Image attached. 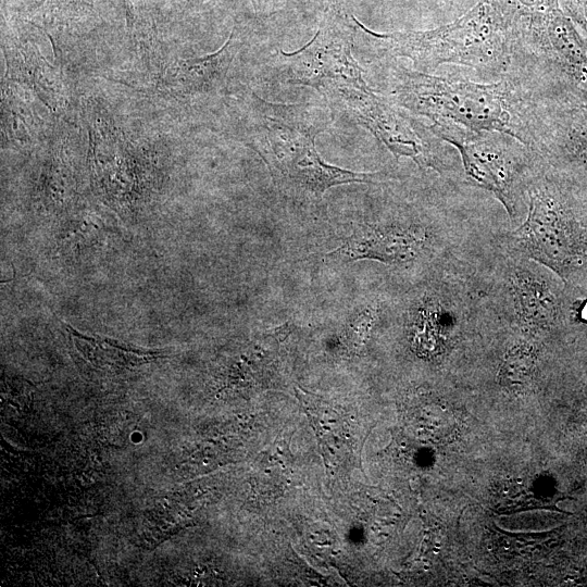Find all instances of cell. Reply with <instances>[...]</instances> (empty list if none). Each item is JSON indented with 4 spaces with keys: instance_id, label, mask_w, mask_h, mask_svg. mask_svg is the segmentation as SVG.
<instances>
[{
    "instance_id": "4",
    "label": "cell",
    "mask_w": 587,
    "mask_h": 587,
    "mask_svg": "<svg viewBox=\"0 0 587 587\" xmlns=\"http://www.w3.org/2000/svg\"><path fill=\"white\" fill-rule=\"evenodd\" d=\"M354 20L380 53L407 58L425 73L450 63L502 77L514 58L511 25L499 0H479L458 20L429 30L380 34Z\"/></svg>"
},
{
    "instance_id": "9",
    "label": "cell",
    "mask_w": 587,
    "mask_h": 587,
    "mask_svg": "<svg viewBox=\"0 0 587 587\" xmlns=\"http://www.w3.org/2000/svg\"><path fill=\"white\" fill-rule=\"evenodd\" d=\"M237 52L234 33H230L218 50L171 63L160 78V87L170 93L184 96L215 93L223 89Z\"/></svg>"
},
{
    "instance_id": "11",
    "label": "cell",
    "mask_w": 587,
    "mask_h": 587,
    "mask_svg": "<svg viewBox=\"0 0 587 587\" xmlns=\"http://www.w3.org/2000/svg\"><path fill=\"white\" fill-rule=\"evenodd\" d=\"M257 1L261 8L266 9V8L273 7L277 0H257Z\"/></svg>"
},
{
    "instance_id": "8",
    "label": "cell",
    "mask_w": 587,
    "mask_h": 587,
    "mask_svg": "<svg viewBox=\"0 0 587 587\" xmlns=\"http://www.w3.org/2000/svg\"><path fill=\"white\" fill-rule=\"evenodd\" d=\"M247 142L266 163L276 179L291 163L315 147V137L332 122L324 104L273 103L253 91L246 97Z\"/></svg>"
},
{
    "instance_id": "2",
    "label": "cell",
    "mask_w": 587,
    "mask_h": 587,
    "mask_svg": "<svg viewBox=\"0 0 587 587\" xmlns=\"http://www.w3.org/2000/svg\"><path fill=\"white\" fill-rule=\"evenodd\" d=\"M500 234L477 264L496 319L560 349L586 338L579 314L583 296L547 266L507 246Z\"/></svg>"
},
{
    "instance_id": "5",
    "label": "cell",
    "mask_w": 587,
    "mask_h": 587,
    "mask_svg": "<svg viewBox=\"0 0 587 587\" xmlns=\"http://www.w3.org/2000/svg\"><path fill=\"white\" fill-rule=\"evenodd\" d=\"M461 155L463 182L485 189L517 226L527 211V186L541 159L516 138L499 132H474L454 125H429Z\"/></svg>"
},
{
    "instance_id": "10",
    "label": "cell",
    "mask_w": 587,
    "mask_h": 587,
    "mask_svg": "<svg viewBox=\"0 0 587 587\" xmlns=\"http://www.w3.org/2000/svg\"><path fill=\"white\" fill-rule=\"evenodd\" d=\"M64 326L79 354L99 370H135L162 357L161 351L139 349L111 338L82 334L66 324Z\"/></svg>"
},
{
    "instance_id": "1",
    "label": "cell",
    "mask_w": 587,
    "mask_h": 587,
    "mask_svg": "<svg viewBox=\"0 0 587 587\" xmlns=\"http://www.w3.org/2000/svg\"><path fill=\"white\" fill-rule=\"evenodd\" d=\"M390 100L432 125L508 134L532 149L537 102L511 74L491 84L430 75L402 66L389 71Z\"/></svg>"
},
{
    "instance_id": "7",
    "label": "cell",
    "mask_w": 587,
    "mask_h": 587,
    "mask_svg": "<svg viewBox=\"0 0 587 587\" xmlns=\"http://www.w3.org/2000/svg\"><path fill=\"white\" fill-rule=\"evenodd\" d=\"M354 15L329 10L310 41L292 52L279 51L277 70L291 85L309 86L327 98L347 86L366 85L362 68L352 55L358 32Z\"/></svg>"
},
{
    "instance_id": "6",
    "label": "cell",
    "mask_w": 587,
    "mask_h": 587,
    "mask_svg": "<svg viewBox=\"0 0 587 587\" xmlns=\"http://www.w3.org/2000/svg\"><path fill=\"white\" fill-rule=\"evenodd\" d=\"M337 100L353 118L370 130L398 160L411 158L421 170L432 168L449 180L461 178L454 159L442 146V139L391 100L376 95L367 84L347 86L329 97Z\"/></svg>"
},
{
    "instance_id": "3",
    "label": "cell",
    "mask_w": 587,
    "mask_h": 587,
    "mask_svg": "<svg viewBox=\"0 0 587 587\" xmlns=\"http://www.w3.org/2000/svg\"><path fill=\"white\" fill-rule=\"evenodd\" d=\"M526 195L524 220L512 229L501 230L502 241L587 296V196L542 160Z\"/></svg>"
}]
</instances>
